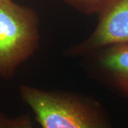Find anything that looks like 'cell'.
<instances>
[{
  "label": "cell",
  "mask_w": 128,
  "mask_h": 128,
  "mask_svg": "<svg viewBox=\"0 0 128 128\" xmlns=\"http://www.w3.org/2000/svg\"><path fill=\"white\" fill-rule=\"evenodd\" d=\"M85 14L98 13L106 0H64Z\"/></svg>",
  "instance_id": "5b68a950"
},
{
  "label": "cell",
  "mask_w": 128,
  "mask_h": 128,
  "mask_svg": "<svg viewBox=\"0 0 128 128\" xmlns=\"http://www.w3.org/2000/svg\"><path fill=\"white\" fill-rule=\"evenodd\" d=\"M20 96L41 128H113L100 102L76 93L22 86Z\"/></svg>",
  "instance_id": "6da1fadb"
},
{
  "label": "cell",
  "mask_w": 128,
  "mask_h": 128,
  "mask_svg": "<svg viewBox=\"0 0 128 128\" xmlns=\"http://www.w3.org/2000/svg\"><path fill=\"white\" fill-rule=\"evenodd\" d=\"M12 119L6 118L2 112H0V128H9Z\"/></svg>",
  "instance_id": "52a82bcc"
},
{
  "label": "cell",
  "mask_w": 128,
  "mask_h": 128,
  "mask_svg": "<svg viewBox=\"0 0 128 128\" xmlns=\"http://www.w3.org/2000/svg\"><path fill=\"white\" fill-rule=\"evenodd\" d=\"M96 52L98 53L97 65L102 74L128 98V44L107 46Z\"/></svg>",
  "instance_id": "277c9868"
},
{
  "label": "cell",
  "mask_w": 128,
  "mask_h": 128,
  "mask_svg": "<svg viewBox=\"0 0 128 128\" xmlns=\"http://www.w3.org/2000/svg\"><path fill=\"white\" fill-rule=\"evenodd\" d=\"M36 13L12 0H0V76L9 78L38 47Z\"/></svg>",
  "instance_id": "7a4b0ae2"
},
{
  "label": "cell",
  "mask_w": 128,
  "mask_h": 128,
  "mask_svg": "<svg viewBox=\"0 0 128 128\" xmlns=\"http://www.w3.org/2000/svg\"><path fill=\"white\" fill-rule=\"evenodd\" d=\"M98 23L75 54L92 53L107 46L128 44V0H106L98 12Z\"/></svg>",
  "instance_id": "3957f363"
},
{
  "label": "cell",
  "mask_w": 128,
  "mask_h": 128,
  "mask_svg": "<svg viewBox=\"0 0 128 128\" xmlns=\"http://www.w3.org/2000/svg\"><path fill=\"white\" fill-rule=\"evenodd\" d=\"M9 128H34L33 122L28 115H21L12 119Z\"/></svg>",
  "instance_id": "8992f818"
}]
</instances>
